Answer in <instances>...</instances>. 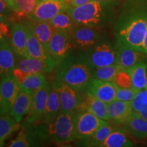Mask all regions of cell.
Segmentation results:
<instances>
[{
    "mask_svg": "<svg viewBox=\"0 0 147 147\" xmlns=\"http://www.w3.org/2000/svg\"><path fill=\"white\" fill-rule=\"evenodd\" d=\"M29 30L39 40L46 51L48 52L49 45L54 28L49 21H34L28 20L23 23ZM49 53V52H48Z\"/></svg>",
    "mask_w": 147,
    "mask_h": 147,
    "instance_id": "18",
    "label": "cell"
},
{
    "mask_svg": "<svg viewBox=\"0 0 147 147\" xmlns=\"http://www.w3.org/2000/svg\"><path fill=\"white\" fill-rule=\"evenodd\" d=\"M110 122L116 125H124L132 113L131 102L115 100L108 104Z\"/></svg>",
    "mask_w": 147,
    "mask_h": 147,
    "instance_id": "17",
    "label": "cell"
},
{
    "mask_svg": "<svg viewBox=\"0 0 147 147\" xmlns=\"http://www.w3.org/2000/svg\"><path fill=\"white\" fill-rule=\"evenodd\" d=\"M138 92V90H136L133 87L121 88L116 85V100L131 102Z\"/></svg>",
    "mask_w": 147,
    "mask_h": 147,
    "instance_id": "34",
    "label": "cell"
},
{
    "mask_svg": "<svg viewBox=\"0 0 147 147\" xmlns=\"http://www.w3.org/2000/svg\"><path fill=\"white\" fill-rule=\"evenodd\" d=\"M60 108L61 102L58 93L51 87L45 113L42 116L41 121L39 122H53L59 113Z\"/></svg>",
    "mask_w": 147,
    "mask_h": 147,
    "instance_id": "22",
    "label": "cell"
},
{
    "mask_svg": "<svg viewBox=\"0 0 147 147\" xmlns=\"http://www.w3.org/2000/svg\"><path fill=\"white\" fill-rule=\"evenodd\" d=\"M51 89V84L47 83L43 87L34 93V102L32 110L26 115L25 122L29 124L36 123L41 121L47 106L48 97Z\"/></svg>",
    "mask_w": 147,
    "mask_h": 147,
    "instance_id": "12",
    "label": "cell"
},
{
    "mask_svg": "<svg viewBox=\"0 0 147 147\" xmlns=\"http://www.w3.org/2000/svg\"><path fill=\"white\" fill-rule=\"evenodd\" d=\"M54 29L62 30L70 35L75 27V23L70 16L65 12L57 14L49 21Z\"/></svg>",
    "mask_w": 147,
    "mask_h": 147,
    "instance_id": "28",
    "label": "cell"
},
{
    "mask_svg": "<svg viewBox=\"0 0 147 147\" xmlns=\"http://www.w3.org/2000/svg\"><path fill=\"white\" fill-rule=\"evenodd\" d=\"M14 51L9 45L0 49V76L11 74L16 66Z\"/></svg>",
    "mask_w": 147,
    "mask_h": 147,
    "instance_id": "25",
    "label": "cell"
},
{
    "mask_svg": "<svg viewBox=\"0 0 147 147\" xmlns=\"http://www.w3.org/2000/svg\"><path fill=\"white\" fill-rule=\"evenodd\" d=\"M146 74H147V72H146Z\"/></svg>",
    "mask_w": 147,
    "mask_h": 147,
    "instance_id": "45",
    "label": "cell"
},
{
    "mask_svg": "<svg viewBox=\"0 0 147 147\" xmlns=\"http://www.w3.org/2000/svg\"><path fill=\"white\" fill-rule=\"evenodd\" d=\"M8 7L11 9V10L15 12H18V10L17 6H16L15 1L14 0H3Z\"/></svg>",
    "mask_w": 147,
    "mask_h": 147,
    "instance_id": "40",
    "label": "cell"
},
{
    "mask_svg": "<svg viewBox=\"0 0 147 147\" xmlns=\"http://www.w3.org/2000/svg\"><path fill=\"white\" fill-rule=\"evenodd\" d=\"M73 121L75 138L78 140L90 138L101 126L108 122L98 118L82 104L75 111Z\"/></svg>",
    "mask_w": 147,
    "mask_h": 147,
    "instance_id": "4",
    "label": "cell"
},
{
    "mask_svg": "<svg viewBox=\"0 0 147 147\" xmlns=\"http://www.w3.org/2000/svg\"><path fill=\"white\" fill-rule=\"evenodd\" d=\"M17 6L18 12H15L18 18L25 17L34 11L39 0H14Z\"/></svg>",
    "mask_w": 147,
    "mask_h": 147,
    "instance_id": "32",
    "label": "cell"
},
{
    "mask_svg": "<svg viewBox=\"0 0 147 147\" xmlns=\"http://www.w3.org/2000/svg\"><path fill=\"white\" fill-rule=\"evenodd\" d=\"M121 69L123 68L115 63L93 69V78L104 80V81L113 82L114 77Z\"/></svg>",
    "mask_w": 147,
    "mask_h": 147,
    "instance_id": "29",
    "label": "cell"
},
{
    "mask_svg": "<svg viewBox=\"0 0 147 147\" xmlns=\"http://www.w3.org/2000/svg\"><path fill=\"white\" fill-rule=\"evenodd\" d=\"M21 91L12 74H5L0 79V95L3 115L10 113L16 97Z\"/></svg>",
    "mask_w": 147,
    "mask_h": 147,
    "instance_id": "11",
    "label": "cell"
},
{
    "mask_svg": "<svg viewBox=\"0 0 147 147\" xmlns=\"http://www.w3.org/2000/svg\"><path fill=\"white\" fill-rule=\"evenodd\" d=\"M47 83H49V80L45 74H27L26 78L19 84V87L21 90L34 93Z\"/></svg>",
    "mask_w": 147,
    "mask_h": 147,
    "instance_id": "26",
    "label": "cell"
},
{
    "mask_svg": "<svg viewBox=\"0 0 147 147\" xmlns=\"http://www.w3.org/2000/svg\"><path fill=\"white\" fill-rule=\"evenodd\" d=\"M51 87L57 92L59 96L61 102L59 113H75L83 103L84 100L80 95L81 92L68 84L54 79L51 83Z\"/></svg>",
    "mask_w": 147,
    "mask_h": 147,
    "instance_id": "6",
    "label": "cell"
},
{
    "mask_svg": "<svg viewBox=\"0 0 147 147\" xmlns=\"http://www.w3.org/2000/svg\"><path fill=\"white\" fill-rule=\"evenodd\" d=\"M34 102V93L21 90L14 101L10 111L12 115L18 123L25 116L28 115L32 110Z\"/></svg>",
    "mask_w": 147,
    "mask_h": 147,
    "instance_id": "16",
    "label": "cell"
},
{
    "mask_svg": "<svg viewBox=\"0 0 147 147\" xmlns=\"http://www.w3.org/2000/svg\"><path fill=\"white\" fill-rule=\"evenodd\" d=\"M27 57H32L42 60L47 63L53 69L57 66V63L54 59L45 50V48L27 27Z\"/></svg>",
    "mask_w": 147,
    "mask_h": 147,
    "instance_id": "14",
    "label": "cell"
},
{
    "mask_svg": "<svg viewBox=\"0 0 147 147\" xmlns=\"http://www.w3.org/2000/svg\"><path fill=\"white\" fill-rule=\"evenodd\" d=\"M12 74L14 76V78H15L16 81L17 82L18 85L23 81L24 79L26 78V76H27V73H25V71H22L21 69H20L16 67H14L13 71H12Z\"/></svg>",
    "mask_w": 147,
    "mask_h": 147,
    "instance_id": "37",
    "label": "cell"
},
{
    "mask_svg": "<svg viewBox=\"0 0 147 147\" xmlns=\"http://www.w3.org/2000/svg\"><path fill=\"white\" fill-rule=\"evenodd\" d=\"M127 131L138 140L147 138V120L142 116L132 113L124 123Z\"/></svg>",
    "mask_w": 147,
    "mask_h": 147,
    "instance_id": "20",
    "label": "cell"
},
{
    "mask_svg": "<svg viewBox=\"0 0 147 147\" xmlns=\"http://www.w3.org/2000/svg\"><path fill=\"white\" fill-rule=\"evenodd\" d=\"M8 45H9L8 39H7L6 37L2 33L0 32V49L5 47V46Z\"/></svg>",
    "mask_w": 147,
    "mask_h": 147,
    "instance_id": "41",
    "label": "cell"
},
{
    "mask_svg": "<svg viewBox=\"0 0 147 147\" xmlns=\"http://www.w3.org/2000/svg\"><path fill=\"white\" fill-rule=\"evenodd\" d=\"M115 51V64L123 69L130 68L147 59V53L129 47L119 40H117Z\"/></svg>",
    "mask_w": 147,
    "mask_h": 147,
    "instance_id": "9",
    "label": "cell"
},
{
    "mask_svg": "<svg viewBox=\"0 0 147 147\" xmlns=\"http://www.w3.org/2000/svg\"><path fill=\"white\" fill-rule=\"evenodd\" d=\"M82 104L98 118L110 122L108 113V104L102 102L87 92L86 100L83 101Z\"/></svg>",
    "mask_w": 147,
    "mask_h": 147,
    "instance_id": "23",
    "label": "cell"
},
{
    "mask_svg": "<svg viewBox=\"0 0 147 147\" xmlns=\"http://www.w3.org/2000/svg\"><path fill=\"white\" fill-rule=\"evenodd\" d=\"M147 7L138 2L127 8L117 23V38L129 47L142 51L147 31Z\"/></svg>",
    "mask_w": 147,
    "mask_h": 147,
    "instance_id": "1",
    "label": "cell"
},
{
    "mask_svg": "<svg viewBox=\"0 0 147 147\" xmlns=\"http://www.w3.org/2000/svg\"><path fill=\"white\" fill-rule=\"evenodd\" d=\"M15 67L27 74H45L51 72L53 69L43 61L38 59L27 57L18 56Z\"/></svg>",
    "mask_w": 147,
    "mask_h": 147,
    "instance_id": "19",
    "label": "cell"
},
{
    "mask_svg": "<svg viewBox=\"0 0 147 147\" xmlns=\"http://www.w3.org/2000/svg\"><path fill=\"white\" fill-rule=\"evenodd\" d=\"M20 127V123L10 114L0 116V146H4L5 141L14 132L18 131Z\"/></svg>",
    "mask_w": 147,
    "mask_h": 147,
    "instance_id": "24",
    "label": "cell"
},
{
    "mask_svg": "<svg viewBox=\"0 0 147 147\" xmlns=\"http://www.w3.org/2000/svg\"><path fill=\"white\" fill-rule=\"evenodd\" d=\"M102 147H131L133 143L123 130L115 129L102 144Z\"/></svg>",
    "mask_w": 147,
    "mask_h": 147,
    "instance_id": "27",
    "label": "cell"
},
{
    "mask_svg": "<svg viewBox=\"0 0 147 147\" xmlns=\"http://www.w3.org/2000/svg\"><path fill=\"white\" fill-rule=\"evenodd\" d=\"M115 129V128H114V127L112 126L108 122L106 123V124L103 125L90 138L91 140H90L89 146H101L108 136Z\"/></svg>",
    "mask_w": 147,
    "mask_h": 147,
    "instance_id": "31",
    "label": "cell"
},
{
    "mask_svg": "<svg viewBox=\"0 0 147 147\" xmlns=\"http://www.w3.org/2000/svg\"><path fill=\"white\" fill-rule=\"evenodd\" d=\"M70 36L74 47L79 50L87 51L100 42L101 35L95 27L75 25Z\"/></svg>",
    "mask_w": 147,
    "mask_h": 147,
    "instance_id": "10",
    "label": "cell"
},
{
    "mask_svg": "<svg viewBox=\"0 0 147 147\" xmlns=\"http://www.w3.org/2000/svg\"><path fill=\"white\" fill-rule=\"evenodd\" d=\"M12 12L13 11L11 10V9L9 8L8 5L3 0H0V14L9 18V17L12 15Z\"/></svg>",
    "mask_w": 147,
    "mask_h": 147,
    "instance_id": "38",
    "label": "cell"
},
{
    "mask_svg": "<svg viewBox=\"0 0 147 147\" xmlns=\"http://www.w3.org/2000/svg\"><path fill=\"white\" fill-rule=\"evenodd\" d=\"M87 92L106 104L116 100V84L112 81L93 78L88 86Z\"/></svg>",
    "mask_w": 147,
    "mask_h": 147,
    "instance_id": "13",
    "label": "cell"
},
{
    "mask_svg": "<svg viewBox=\"0 0 147 147\" xmlns=\"http://www.w3.org/2000/svg\"><path fill=\"white\" fill-rule=\"evenodd\" d=\"M55 80L68 84L80 92L87 91L93 79V69L82 53H71L56 66Z\"/></svg>",
    "mask_w": 147,
    "mask_h": 147,
    "instance_id": "2",
    "label": "cell"
},
{
    "mask_svg": "<svg viewBox=\"0 0 147 147\" xmlns=\"http://www.w3.org/2000/svg\"><path fill=\"white\" fill-rule=\"evenodd\" d=\"M105 5L93 1L80 6H69L66 12L76 25L97 27L102 25L104 20Z\"/></svg>",
    "mask_w": 147,
    "mask_h": 147,
    "instance_id": "3",
    "label": "cell"
},
{
    "mask_svg": "<svg viewBox=\"0 0 147 147\" xmlns=\"http://www.w3.org/2000/svg\"><path fill=\"white\" fill-rule=\"evenodd\" d=\"M69 5L64 0H39L27 19L34 21H49L61 12H65Z\"/></svg>",
    "mask_w": 147,
    "mask_h": 147,
    "instance_id": "7",
    "label": "cell"
},
{
    "mask_svg": "<svg viewBox=\"0 0 147 147\" xmlns=\"http://www.w3.org/2000/svg\"><path fill=\"white\" fill-rule=\"evenodd\" d=\"M94 1V0H71L69 6H72V7L80 6V5H84L85 4V3H87L90 2V1Z\"/></svg>",
    "mask_w": 147,
    "mask_h": 147,
    "instance_id": "39",
    "label": "cell"
},
{
    "mask_svg": "<svg viewBox=\"0 0 147 147\" xmlns=\"http://www.w3.org/2000/svg\"><path fill=\"white\" fill-rule=\"evenodd\" d=\"M10 147H28L32 146L30 140L29 138L26 129L22 126L21 131L18 136L13 140H12L8 145Z\"/></svg>",
    "mask_w": 147,
    "mask_h": 147,
    "instance_id": "35",
    "label": "cell"
},
{
    "mask_svg": "<svg viewBox=\"0 0 147 147\" xmlns=\"http://www.w3.org/2000/svg\"><path fill=\"white\" fill-rule=\"evenodd\" d=\"M94 1H97V2H100L104 5H106L107 3L115 1V0H94Z\"/></svg>",
    "mask_w": 147,
    "mask_h": 147,
    "instance_id": "43",
    "label": "cell"
},
{
    "mask_svg": "<svg viewBox=\"0 0 147 147\" xmlns=\"http://www.w3.org/2000/svg\"><path fill=\"white\" fill-rule=\"evenodd\" d=\"M10 46L18 56L27 57V32L23 23H14L10 29Z\"/></svg>",
    "mask_w": 147,
    "mask_h": 147,
    "instance_id": "15",
    "label": "cell"
},
{
    "mask_svg": "<svg viewBox=\"0 0 147 147\" xmlns=\"http://www.w3.org/2000/svg\"><path fill=\"white\" fill-rule=\"evenodd\" d=\"M84 55L92 69L98 68L115 63V48L109 42H99L90 48Z\"/></svg>",
    "mask_w": 147,
    "mask_h": 147,
    "instance_id": "5",
    "label": "cell"
},
{
    "mask_svg": "<svg viewBox=\"0 0 147 147\" xmlns=\"http://www.w3.org/2000/svg\"><path fill=\"white\" fill-rule=\"evenodd\" d=\"M113 82L119 87L132 88L131 76L126 69H120L114 77Z\"/></svg>",
    "mask_w": 147,
    "mask_h": 147,
    "instance_id": "33",
    "label": "cell"
},
{
    "mask_svg": "<svg viewBox=\"0 0 147 147\" xmlns=\"http://www.w3.org/2000/svg\"><path fill=\"white\" fill-rule=\"evenodd\" d=\"M73 43L70 35L62 30L54 29L49 45V55L57 65L71 53Z\"/></svg>",
    "mask_w": 147,
    "mask_h": 147,
    "instance_id": "8",
    "label": "cell"
},
{
    "mask_svg": "<svg viewBox=\"0 0 147 147\" xmlns=\"http://www.w3.org/2000/svg\"><path fill=\"white\" fill-rule=\"evenodd\" d=\"M8 18L6 16L0 14V32L6 37L10 36V31H9L8 24L7 23V20Z\"/></svg>",
    "mask_w": 147,
    "mask_h": 147,
    "instance_id": "36",
    "label": "cell"
},
{
    "mask_svg": "<svg viewBox=\"0 0 147 147\" xmlns=\"http://www.w3.org/2000/svg\"><path fill=\"white\" fill-rule=\"evenodd\" d=\"M3 115V108H2V104H1V95H0V116Z\"/></svg>",
    "mask_w": 147,
    "mask_h": 147,
    "instance_id": "44",
    "label": "cell"
},
{
    "mask_svg": "<svg viewBox=\"0 0 147 147\" xmlns=\"http://www.w3.org/2000/svg\"><path fill=\"white\" fill-rule=\"evenodd\" d=\"M142 51L145 53H147V31H146V36H145L144 42H143L142 47Z\"/></svg>",
    "mask_w": 147,
    "mask_h": 147,
    "instance_id": "42",
    "label": "cell"
},
{
    "mask_svg": "<svg viewBox=\"0 0 147 147\" xmlns=\"http://www.w3.org/2000/svg\"><path fill=\"white\" fill-rule=\"evenodd\" d=\"M131 78L132 87L138 91L147 89V63L145 61L127 69Z\"/></svg>",
    "mask_w": 147,
    "mask_h": 147,
    "instance_id": "21",
    "label": "cell"
},
{
    "mask_svg": "<svg viewBox=\"0 0 147 147\" xmlns=\"http://www.w3.org/2000/svg\"><path fill=\"white\" fill-rule=\"evenodd\" d=\"M132 113L142 116L147 120V89L140 91L131 102Z\"/></svg>",
    "mask_w": 147,
    "mask_h": 147,
    "instance_id": "30",
    "label": "cell"
}]
</instances>
